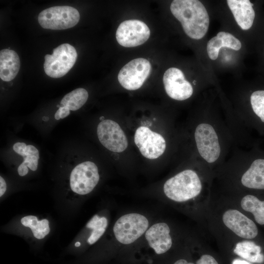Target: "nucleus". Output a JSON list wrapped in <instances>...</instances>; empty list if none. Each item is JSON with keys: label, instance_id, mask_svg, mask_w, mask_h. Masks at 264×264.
Returning a JSON list of instances; mask_svg holds the SVG:
<instances>
[{"label": "nucleus", "instance_id": "f257e3e1", "mask_svg": "<svg viewBox=\"0 0 264 264\" xmlns=\"http://www.w3.org/2000/svg\"><path fill=\"white\" fill-rule=\"evenodd\" d=\"M170 10L190 38L199 40L205 35L209 26V17L200 1L175 0L171 4Z\"/></svg>", "mask_w": 264, "mask_h": 264}, {"label": "nucleus", "instance_id": "f03ea898", "mask_svg": "<svg viewBox=\"0 0 264 264\" xmlns=\"http://www.w3.org/2000/svg\"><path fill=\"white\" fill-rule=\"evenodd\" d=\"M202 188L197 173L193 170L187 169L168 179L163 185V192L171 200L184 202L197 197Z\"/></svg>", "mask_w": 264, "mask_h": 264}, {"label": "nucleus", "instance_id": "7ed1b4c3", "mask_svg": "<svg viewBox=\"0 0 264 264\" xmlns=\"http://www.w3.org/2000/svg\"><path fill=\"white\" fill-rule=\"evenodd\" d=\"M149 227L148 219L144 215L130 213L119 217L113 227L114 236L121 244L130 245L145 234Z\"/></svg>", "mask_w": 264, "mask_h": 264}, {"label": "nucleus", "instance_id": "20e7f679", "mask_svg": "<svg viewBox=\"0 0 264 264\" xmlns=\"http://www.w3.org/2000/svg\"><path fill=\"white\" fill-rule=\"evenodd\" d=\"M77 54L75 48L68 44L60 45L52 55L44 56L45 73L48 76L58 78L66 75L75 64Z\"/></svg>", "mask_w": 264, "mask_h": 264}, {"label": "nucleus", "instance_id": "39448f33", "mask_svg": "<svg viewBox=\"0 0 264 264\" xmlns=\"http://www.w3.org/2000/svg\"><path fill=\"white\" fill-rule=\"evenodd\" d=\"M80 20L78 11L69 6H56L45 9L39 14L38 20L44 28L66 29L76 25Z\"/></svg>", "mask_w": 264, "mask_h": 264}, {"label": "nucleus", "instance_id": "423d86ee", "mask_svg": "<svg viewBox=\"0 0 264 264\" xmlns=\"http://www.w3.org/2000/svg\"><path fill=\"white\" fill-rule=\"evenodd\" d=\"M194 137L200 156L206 162L212 163L219 158L221 148L218 134L212 125L207 123L198 124Z\"/></svg>", "mask_w": 264, "mask_h": 264}, {"label": "nucleus", "instance_id": "0eeeda50", "mask_svg": "<svg viewBox=\"0 0 264 264\" xmlns=\"http://www.w3.org/2000/svg\"><path fill=\"white\" fill-rule=\"evenodd\" d=\"M152 70L150 62L143 58L133 59L120 70L118 80L125 89L134 90L140 88Z\"/></svg>", "mask_w": 264, "mask_h": 264}, {"label": "nucleus", "instance_id": "6e6552de", "mask_svg": "<svg viewBox=\"0 0 264 264\" xmlns=\"http://www.w3.org/2000/svg\"><path fill=\"white\" fill-rule=\"evenodd\" d=\"M99 178L96 165L90 161L83 162L77 165L71 172L70 188L76 194H88L95 187Z\"/></svg>", "mask_w": 264, "mask_h": 264}, {"label": "nucleus", "instance_id": "1a4fd4ad", "mask_svg": "<svg viewBox=\"0 0 264 264\" xmlns=\"http://www.w3.org/2000/svg\"><path fill=\"white\" fill-rule=\"evenodd\" d=\"M150 30L143 22L130 20L122 22L116 32L118 44L126 47L137 46L146 42L150 37Z\"/></svg>", "mask_w": 264, "mask_h": 264}, {"label": "nucleus", "instance_id": "9d476101", "mask_svg": "<svg viewBox=\"0 0 264 264\" xmlns=\"http://www.w3.org/2000/svg\"><path fill=\"white\" fill-rule=\"evenodd\" d=\"M134 142L145 157L154 159L164 152L166 144L163 137L145 126L138 127L134 134Z\"/></svg>", "mask_w": 264, "mask_h": 264}, {"label": "nucleus", "instance_id": "9b49d317", "mask_svg": "<svg viewBox=\"0 0 264 264\" xmlns=\"http://www.w3.org/2000/svg\"><path fill=\"white\" fill-rule=\"evenodd\" d=\"M97 134L100 143L110 151L121 153L128 147V139L124 131L112 120L101 121L97 126Z\"/></svg>", "mask_w": 264, "mask_h": 264}, {"label": "nucleus", "instance_id": "f8f14e48", "mask_svg": "<svg viewBox=\"0 0 264 264\" xmlns=\"http://www.w3.org/2000/svg\"><path fill=\"white\" fill-rule=\"evenodd\" d=\"M163 82L166 92L173 99L185 100L193 94L191 84L185 78L182 71L177 68H168L164 74Z\"/></svg>", "mask_w": 264, "mask_h": 264}, {"label": "nucleus", "instance_id": "ddd939ff", "mask_svg": "<svg viewBox=\"0 0 264 264\" xmlns=\"http://www.w3.org/2000/svg\"><path fill=\"white\" fill-rule=\"evenodd\" d=\"M224 225L241 238L251 239L258 233L255 223L246 216L236 209H229L223 214Z\"/></svg>", "mask_w": 264, "mask_h": 264}, {"label": "nucleus", "instance_id": "4468645a", "mask_svg": "<svg viewBox=\"0 0 264 264\" xmlns=\"http://www.w3.org/2000/svg\"><path fill=\"white\" fill-rule=\"evenodd\" d=\"M144 235L149 247L156 255L165 254L172 246L170 228L166 222L154 223L149 226Z\"/></svg>", "mask_w": 264, "mask_h": 264}, {"label": "nucleus", "instance_id": "2eb2a0df", "mask_svg": "<svg viewBox=\"0 0 264 264\" xmlns=\"http://www.w3.org/2000/svg\"><path fill=\"white\" fill-rule=\"evenodd\" d=\"M227 3L241 28L243 30L251 28L255 18L253 4L248 0H227Z\"/></svg>", "mask_w": 264, "mask_h": 264}, {"label": "nucleus", "instance_id": "dca6fc26", "mask_svg": "<svg viewBox=\"0 0 264 264\" xmlns=\"http://www.w3.org/2000/svg\"><path fill=\"white\" fill-rule=\"evenodd\" d=\"M13 149L24 159L18 168V172L20 176H23L27 175L28 172V167L33 171L37 169L39 152L35 146L31 145H26L23 142H17L14 144Z\"/></svg>", "mask_w": 264, "mask_h": 264}, {"label": "nucleus", "instance_id": "f3484780", "mask_svg": "<svg viewBox=\"0 0 264 264\" xmlns=\"http://www.w3.org/2000/svg\"><path fill=\"white\" fill-rule=\"evenodd\" d=\"M20 60L17 53L9 49L0 51V78L6 82L12 80L19 71Z\"/></svg>", "mask_w": 264, "mask_h": 264}, {"label": "nucleus", "instance_id": "a211bd4d", "mask_svg": "<svg viewBox=\"0 0 264 264\" xmlns=\"http://www.w3.org/2000/svg\"><path fill=\"white\" fill-rule=\"evenodd\" d=\"M245 187L254 189H264V159H257L244 173L241 178Z\"/></svg>", "mask_w": 264, "mask_h": 264}, {"label": "nucleus", "instance_id": "6ab92c4d", "mask_svg": "<svg viewBox=\"0 0 264 264\" xmlns=\"http://www.w3.org/2000/svg\"><path fill=\"white\" fill-rule=\"evenodd\" d=\"M234 252L237 255L253 263L262 264L264 262V255L261 247L251 241H242L236 245Z\"/></svg>", "mask_w": 264, "mask_h": 264}, {"label": "nucleus", "instance_id": "aec40b11", "mask_svg": "<svg viewBox=\"0 0 264 264\" xmlns=\"http://www.w3.org/2000/svg\"><path fill=\"white\" fill-rule=\"evenodd\" d=\"M241 205L244 210L253 215L258 224H264V201L260 200L254 196L247 195L242 198Z\"/></svg>", "mask_w": 264, "mask_h": 264}, {"label": "nucleus", "instance_id": "412c9836", "mask_svg": "<svg viewBox=\"0 0 264 264\" xmlns=\"http://www.w3.org/2000/svg\"><path fill=\"white\" fill-rule=\"evenodd\" d=\"M88 97V92L85 89L78 88L65 95L60 105L61 107H67L70 110H76L86 103Z\"/></svg>", "mask_w": 264, "mask_h": 264}, {"label": "nucleus", "instance_id": "4be33fe9", "mask_svg": "<svg viewBox=\"0 0 264 264\" xmlns=\"http://www.w3.org/2000/svg\"><path fill=\"white\" fill-rule=\"evenodd\" d=\"M21 221L23 225L31 229L34 237L37 239L44 238L50 232L47 219L39 220L36 216L29 215L22 218Z\"/></svg>", "mask_w": 264, "mask_h": 264}, {"label": "nucleus", "instance_id": "5701e85b", "mask_svg": "<svg viewBox=\"0 0 264 264\" xmlns=\"http://www.w3.org/2000/svg\"><path fill=\"white\" fill-rule=\"evenodd\" d=\"M108 222L106 218L96 215L88 223L87 226L91 229V233L88 240L89 244L95 243L105 233Z\"/></svg>", "mask_w": 264, "mask_h": 264}, {"label": "nucleus", "instance_id": "b1692460", "mask_svg": "<svg viewBox=\"0 0 264 264\" xmlns=\"http://www.w3.org/2000/svg\"><path fill=\"white\" fill-rule=\"evenodd\" d=\"M250 103L254 112L264 122V90L253 92L250 96Z\"/></svg>", "mask_w": 264, "mask_h": 264}, {"label": "nucleus", "instance_id": "393cba45", "mask_svg": "<svg viewBox=\"0 0 264 264\" xmlns=\"http://www.w3.org/2000/svg\"><path fill=\"white\" fill-rule=\"evenodd\" d=\"M217 36L220 38L223 44V47H227L234 50H239L242 47L241 42L233 35L223 31L220 32Z\"/></svg>", "mask_w": 264, "mask_h": 264}, {"label": "nucleus", "instance_id": "a878e982", "mask_svg": "<svg viewBox=\"0 0 264 264\" xmlns=\"http://www.w3.org/2000/svg\"><path fill=\"white\" fill-rule=\"evenodd\" d=\"M222 47L223 44L220 38L216 36L211 38L207 44V52L209 57L212 60H216L219 51Z\"/></svg>", "mask_w": 264, "mask_h": 264}, {"label": "nucleus", "instance_id": "bb28decb", "mask_svg": "<svg viewBox=\"0 0 264 264\" xmlns=\"http://www.w3.org/2000/svg\"><path fill=\"white\" fill-rule=\"evenodd\" d=\"M196 264H219L215 259L208 254L203 255L196 262Z\"/></svg>", "mask_w": 264, "mask_h": 264}, {"label": "nucleus", "instance_id": "cd10ccee", "mask_svg": "<svg viewBox=\"0 0 264 264\" xmlns=\"http://www.w3.org/2000/svg\"><path fill=\"white\" fill-rule=\"evenodd\" d=\"M70 113V110L66 107H60L56 111L54 115V117L56 120L64 118Z\"/></svg>", "mask_w": 264, "mask_h": 264}, {"label": "nucleus", "instance_id": "c85d7f7f", "mask_svg": "<svg viewBox=\"0 0 264 264\" xmlns=\"http://www.w3.org/2000/svg\"><path fill=\"white\" fill-rule=\"evenodd\" d=\"M6 190V184L4 179L0 176V196L2 197L5 193Z\"/></svg>", "mask_w": 264, "mask_h": 264}, {"label": "nucleus", "instance_id": "c756f323", "mask_svg": "<svg viewBox=\"0 0 264 264\" xmlns=\"http://www.w3.org/2000/svg\"><path fill=\"white\" fill-rule=\"evenodd\" d=\"M173 264H194L192 262H189L184 259H180L176 261Z\"/></svg>", "mask_w": 264, "mask_h": 264}, {"label": "nucleus", "instance_id": "7c9ffc66", "mask_svg": "<svg viewBox=\"0 0 264 264\" xmlns=\"http://www.w3.org/2000/svg\"><path fill=\"white\" fill-rule=\"evenodd\" d=\"M232 264H251L249 262L240 259H235L233 261Z\"/></svg>", "mask_w": 264, "mask_h": 264}, {"label": "nucleus", "instance_id": "2f4dec72", "mask_svg": "<svg viewBox=\"0 0 264 264\" xmlns=\"http://www.w3.org/2000/svg\"><path fill=\"white\" fill-rule=\"evenodd\" d=\"M80 245H81V243H80V242H76L75 243V246H76V247H78V246H79Z\"/></svg>", "mask_w": 264, "mask_h": 264}, {"label": "nucleus", "instance_id": "473e14b6", "mask_svg": "<svg viewBox=\"0 0 264 264\" xmlns=\"http://www.w3.org/2000/svg\"><path fill=\"white\" fill-rule=\"evenodd\" d=\"M100 119L102 121L105 120L104 119V117L103 116H101L100 118Z\"/></svg>", "mask_w": 264, "mask_h": 264}]
</instances>
